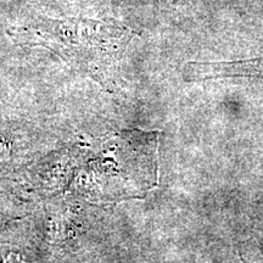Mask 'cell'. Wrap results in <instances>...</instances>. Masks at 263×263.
<instances>
[{
    "label": "cell",
    "mask_w": 263,
    "mask_h": 263,
    "mask_svg": "<svg viewBox=\"0 0 263 263\" xmlns=\"http://www.w3.org/2000/svg\"><path fill=\"white\" fill-rule=\"evenodd\" d=\"M224 77L263 78V58L233 62H189L184 66V81Z\"/></svg>",
    "instance_id": "1"
}]
</instances>
